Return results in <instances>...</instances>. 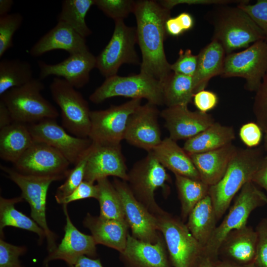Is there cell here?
Listing matches in <instances>:
<instances>
[{
	"label": "cell",
	"instance_id": "6da1fadb",
	"mask_svg": "<svg viewBox=\"0 0 267 267\" xmlns=\"http://www.w3.org/2000/svg\"><path fill=\"white\" fill-rule=\"evenodd\" d=\"M142 60L140 73L159 81L162 85L172 73L164 49L166 22L170 10L152 0L135 1L133 10Z\"/></svg>",
	"mask_w": 267,
	"mask_h": 267
},
{
	"label": "cell",
	"instance_id": "7a4b0ae2",
	"mask_svg": "<svg viewBox=\"0 0 267 267\" xmlns=\"http://www.w3.org/2000/svg\"><path fill=\"white\" fill-rule=\"evenodd\" d=\"M207 19L213 26L212 39L217 41L226 54L246 48L250 44L266 40L264 33L251 17L237 5H215Z\"/></svg>",
	"mask_w": 267,
	"mask_h": 267
},
{
	"label": "cell",
	"instance_id": "3957f363",
	"mask_svg": "<svg viewBox=\"0 0 267 267\" xmlns=\"http://www.w3.org/2000/svg\"><path fill=\"white\" fill-rule=\"evenodd\" d=\"M264 157L261 147L237 149L222 178L209 186L208 195L218 221L224 214L236 194L251 181Z\"/></svg>",
	"mask_w": 267,
	"mask_h": 267
},
{
	"label": "cell",
	"instance_id": "277c9868",
	"mask_svg": "<svg viewBox=\"0 0 267 267\" xmlns=\"http://www.w3.org/2000/svg\"><path fill=\"white\" fill-rule=\"evenodd\" d=\"M44 88L41 79L33 78L6 91L0 96V100L9 110L14 122L30 124L44 119H56L59 113L41 94Z\"/></svg>",
	"mask_w": 267,
	"mask_h": 267
},
{
	"label": "cell",
	"instance_id": "5b68a950",
	"mask_svg": "<svg viewBox=\"0 0 267 267\" xmlns=\"http://www.w3.org/2000/svg\"><path fill=\"white\" fill-rule=\"evenodd\" d=\"M116 96L144 98L156 106L164 105L162 84L141 73L128 76L116 75L106 78L90 95L89 99L92 103L98 104Z\"/></svg>",
	"mask_w": 267,
	"mask_h": 267
},
{
	"label": "cell",
	"instance_id": "8992f818",
	"mask_svg": "<svg viewBox=\"0 0 267 267\" xmlns=\"http://www.w3.org/2000/svg\"><path fill=\"white\" fill-rule=\"evenodd\" d=\"M266 204L267 194L253 182L246 183L240 189L222 223L216 228L210 240L203 248V252L215 260H218L219 249L226 235L233 230L247 225L252 212Z\"/></svg>",
	"mask_w": 267,
	"mask_h": 267
},
{
	"label": "cell",
	"instance_id": "52a82bcc",
	"mask_svg": "<svg viewBox=\"0 0 267 267\" xmlns=\"http://www.w3.org/2000/svg\"><path fill=\"white\" fill-rule=\"evenodd\" d=\"M170 180L166 168L149 152L145 157L134 164L128 172L126 182L135 198L157 216L164 210L156 203L155 191L160 187L166 190V182Z\"/></svg>",
	"mask_w": 267,
	"mask_h": 267
},
{
	"label": "cell",
	"instance_id": "ba28073f",
	"mask_svg": "<svg viewBox=\"0 0 267 267\" xmlns=\"http://www.w3.org/2000/svg\"><path fill=\"white\" fill-rule=\"evenodd\" d=\"M0 169L21 191V197L27 202L31 209V217L44 230L48 253L57 247L56 235L49 229L46 219L47 191L50 184L62 179L55 177H38L22 174L14 168L0 165Z\"/></svg>",
	"mask_w": 267,
	"mask_h": 267
},
{
	"label": "cell",
	"instance_id": "9c48e42d",
	"mask_svg": "<svg viewBox=\"0 0 267 267\" xmlns=\"http://www.w3.org/2000/svg\"><path fill=\"white\" fill-rule=\"evenodd\" d=\"M49 90L60 108L64 128L76 137H88L91 111L82 94L65 80L56 77L49 85Z\"/></svg>",
	"mask_w": 267,
	"mask_h": 267
},
{
	"label": "cell",
	"instance_id": "30bf717a",
	"mask_svg": "<svg viewBox=\"0 0 267 267\" xmlns=\"http://www.w3.org/2000/svg\"><path fill=\"white\" fill-rule=\"evenodd\" d=\"M173 267H192L203 248L180 218L164 211L156 216Z\"/></svg>",
	"mask_w": 267,
	"mask_h": 267
},
{
	"label": "cell",
	"instance_id": "8fae6325",
	"mask_svg": "<svg viewBox=\"0 0 267 267\" xmlns=\"http://www.w3.org/2000/svg\"><path fill=\"white\" fill-rule=\"evenodd\" d=\"M267 72V41H257L244 50L226 54L221 76L240 77L245 88L256 92Z\"/></svg>",
	"mask_w": 267,
	"mask_h": 267
},
{
	"label": "cell",
	"instance_id": "7c38bea8",
	"mask_svg": "<svg viewBox=\"0 0 267 267\" xmlns=\"http://www.w3.org/2000/svg\"><path fill=\"white\" fill-rule=\"evenodd\" d=\"M141 99H131L123 104L91 111L89 138L99 145L121 144L124 139L130 115L141 105Z\"/></svg>",
	"mask_w": 267,
	"mask_h": 267
},
{
	"label": "cell",
	"instance_id": "4fadbf2b",
	"mask_svg": "<svg viewBox=\"0 0 267 267\" xmlns=\"http://www.w3.org/2000/svg\"><path fill=\"white\" fill-rule=\"evenodd\" d=\"M115 28L108 44L96 57V67L105 78L117 75L124 64H139L135 49L137 43L135 27L122 19L115 20Z\"/></svg>",
	"mask_w": 267,
	"mask_h": 267
},
{
	"label": "cell",
	"instance_id": "5bb4252c",
	"mask_svg": "<svg viewBox=\"0 0 267 267\" xmlns=\"http://www.w3.org/2000/svg\"><path fill=\"white\" fill-rule=\"evenodd\" d=\"M27 125L34 141L54 148L74 165L92 143L89 137L81 138L71 134L54 119H44Z\"/></svg>",
	"mask_w": 267,
	"mask_h": 267
},
{
	"label": "cell",
	"instance_id": "9a60e30c",
	"mask_svg": "<svg viewBox=\"0 0 267 267\" xmlns=\"http://www.w3.org/2000/svg\"><path fill=\"white\" fill-rule=\"evenodd\" d=\"M70 162L57 150L46 143L34 141L13 164L18 172L38 177L66 178Z\"/></svg>",
	"mask_w": 267,
	"mask_h": 267
},
{
	"label": "cell",
	"instance_id": "2e32d148",
	"mask_svg": "<svg viewBox=\"0 0 267 267\" xmlns=\"http://www.w3.org/2000/svg\"><path fill=\"white\" fill-rule=\"evenodd\" d=\"M113 184L121 199L132 235L144 242H156L161 234L158 229L156 216L135 198L126 181L115 178Z\"/></svg>",
	"mask_w": 267,
	"mask_h": 267
},
{
	"label": "cell",
	"instance_id": "e0dca14e",
	"mask_svg": "<svg viewBox=\"0 0 267 267\" xmlns=\"http://www.w3.org/2000/svg\"><path fill=\"white\" fill-rule=\"evenodd\" d=\"M157 106L148 102L139 106L129 118L124 137L130 144L148 152L162 140Z\"/></svg>",
	"mask_w": 267,
	"mask_h": 267
},
{
	"label": "cell",
	"instance_id": "ac0fdd59",
	"mask_svg": "<svg viewBox=\"0 0 267 267\" xmlns=\"http://www.w3.org/2000/svg\"><path fill=\"white\" fill-rule=\"evenodd\" d=\"M62 205L66 218L64 235L55 249L48 253L44 260V267H47L51 262L55 260L63 261L70 266L74 265L82 256L94 259L97 256V244L92 235L84 234L75 227L69 215L67 205Z\"/></svg>",
	"mask_w": 267,
	"mask_h": 267
},
{
	"label": "cell",
	"instance_id": "d6986e66",
	"mask_svg": "<svg viewBox=\"0 0 267 267\" xmlns=\"http://www.w3.org/2000/svg\"><path fill=\"white\" fill-rule=\"evenodd\" d=\"M40 69L39 79L49 76L62 77L75 89L86 85L89 81L91 71L96 65V57L89 50L69 54L64 60L57 64L38 62Z\"/></svg>",
	"mask_w": 267,
	"mask_h": 267
},
{
	"label": "cell",
	"instance_id": "ffe728a7",
	"mask_svg": "<svg viewBox=\"0 0 267 267\" xmlns=\"http://www.w3.org/2000/svg\"><path fill=\"white\" fill-rule=\"evenodd\" d=\"M128 174L121 144L99 145L93 143L86 165L84 180L94 183L100 178L113 176L127 181Z\"/></svg>",
	"mask_w": 267,
	"mask_h": 267
},
{
	"label": "cell",
	"instance_id": "44dd1931",
	"mask_svg": "<svg viewBox=\"0 0 267 267\" xmlns=\"http://www.w3.org/2000/svg\"><path fill=\"white\" fill-rule=\"evenodd\" d=\"M160 116L165 121L169 137L176 141L189 139L215 122L211 115L190 111L187 106L167 107Z\"/></svg>",
	"mask_w": 267,
	"mask_h": 267
},
{
	"label": "cell",
	"instance_id": "7402d4cb",
	"mask_svg": "<svg viewBox=\"0 0 267 267\" xmlns=\"http://www.w3.org/2000/svg\"><path fill=\"white\" fill-rule=\"evenodd\" d=\"M120 258L126 267H172L162 235L155 243L139 240L128 234Z\"/></svg>",
	"mask_w": 267,
	"mask_h": 267
},
{
	"label": "cell",
	"instance_id": "603a6c76",
	"mask_svg": "<svg viewBox=\"0 0 267 267\" xmlns=\"http://www.w3.org/2000/svg\"><path fill=\"white\" fill-rule=\"evenodd\" d=\"M257 243V232L251 226L246 225L233 230L219 249V259L241 265L254 264Z\"/></svg>",
	"mask_w": 267,
	"mask_h": 267
},
{
	"label": "cell",
	"instance_id": "cb8c5ba5",
	"mask_svg": "<svg viewBox=\"0 0 267 267\" xmlns=\"http://www.w3.org/2000/svg\"><path fill=\"white\" fill-rule=\"evenodd\" d=\"M58 49L65 50L69 54L89 50L86 38L66 23L58 21L32 46L29 53L35 57Z\"/></svg>",
	"mask_w": 267,
	"mask_h": 267
},
{
	"label": "cell",
	"instance_id": "d4e9b609",
	"mask_svg": "<svg viewBox=\"0 0 267 267\" xmlns=\"http://www.w3.org/2000/svg\"><path fill=\"white\" fill-rule=\"evenodd\" d=\"M237 149L231 143L216 150L189 155L200 180L210 186L222 178Z\"/></svg>",
	"mask_w": 267,
	"mask_h": 267
},
{
	"label": "cell",
	"instance_id": "484cf974",
	"mask_svg": "<svg viewBox=\"0 0 267 267\" xmlns=\"http://www.w3.org/2000/svg\"><path fill=\"white\" fill-rule=\"evenodd\" d=\"M84 226L91 232L96 244H101L122 253L125 249L129 228L126 221L109 220L88 213Z\"/></svg>",
	"mask_w": 267,
	"mask_h": 267
},
{
	"label": "cell",
	"instance_id": "4316f807",
	"mask_svg": "<svg viewBox=\"0 0 267 267\" xmlns=\"http://www.w3.org/2000/svg\"><path fill=\"white\" fill-rule=\"evenodd\" d=\"M151 152L163 166L174 175L201 180L189 155L170 137L163 139Z\"/></svg>",
	"mask_w": 267,
	"mask_h": 267
},
{
	"label": "cell",
	"instance_id": "83f0119b",
	"mask_svg": "<svg viewBox=\"0 0 267 267\" xmlns=\"http://www.w3.org/2000/svg\"><path fill=\"white\" fill-rule=\"evenodd\" d=\"M226 56L222 45L216 40L204 47L197 55V66L193 76L194 92L205 89L213 77L221 75Z\"/></svg>",
	"mask_w": 267,
	"mask_h": 267
},
{
	"label": "cell",
	"instance_id": "f1b7e54d",
	"mask_svg": "<svg viewBox=\"0 0 267 267\" xmlns=\"http://www.w3.org/2000/svg\"><path fill=\"white\" fill-rule=\"evenodd\" d=\"M34 142L27 125L13 122L0 129V157L13 164Z\"/></svg>",
	"mask_w": 267,
	"mask_h": 267
},
{
	"label": "cell",
	"instance_id": "f546056e",
	"mask_svg": "<svg viewBox=\"0 0 267 267\" xmlns=\"http://www.w3.org/2000/svg\"><path fill=\"white\" fill-rule=\"evenodd\" d=\"M235 138L233 127L215 122L199 134L187 139L182 148L188 154L200 153L231 143Z\"/></svg>",
	"mask_w": 267,
	"mask_h": 267
},
{
	"label": "cell",
	"instance_id": "4dcf8cb0",
	"mask_svg": "<svg viewBox=\"0 0 267 267\" xmlns=\"http://www.w3.org/2000/svg\"><path fill=\"white\" fill-rule=\"evenodd\" d=\"M218 222L211 198L207 195L190 212L185 223L193 237L204 248L212 237Z\"/></svg>",
	"mask_w": 267,
	"mask_h": 267
},
{
	"label": "cell",
	"instance_id": "1f68e13d",
	"mask_svg": "<svg viewBox=\"0 0 267 267\" xmlns=\"http://www.w3.org/2000/svg\"><path fill=\"white\" fill-rule=\"evenodd\" d=\"M21 196L12 198L0 197V234L3 238V230L6 226H13L33 232L39 236L41 243L45 238L44 230L32 218L15 208V205L23 201Z\"/></svg>",
	"mask_w": 267,
	"mask_h": 267
},
{
	"label": "cell",
	"instance_id": "d6a6232c",
	"mask_svg": "<svg viewBox=\"0 0 267 267\" xmlns=\"http://www.w3.org/2000/svg\"><path fill=\"white\" fill-rule=\"evenodd\" d=\"M164 105L187 106L195 94L193 77L172 73L162 85Z\"/></svg>",
	"mask_w": 267,
	"mask_h": 267
},
{
	"label": "cell",
	"instance_id": "836d02e7",
	"mask_svg": "<svg viewBox=\"0 0 267 267\" xmlns=\"http://www.w3.org/2000/svg\"><path fill=\"white\" fill-rule=\"evenodd\" d=\"M175 183L181 205L180 219L185 222L195 206L208 195L209 186L201 180L175 175Z\"/></svg>",
	"mask_w": 267,
	"mask_h": 267
},
{
	"label": "cell",
	"instance_id": "e575fe53",
	"mask_svg": "<svg viewBox=\"0 0 267 267\" xmlns=\"http://www.w3.org/2000/svg\"><path fill=\"white\" fill-rule=\"evenodd\" d=\"M33 78L31 65L19 59H2L0 61V96L9 89L22 86Z\"/></svg>",
	"mask_w": 267,
	"mask_h": 267
},
{
	"label": "cell",
	"instance_id": "d590c367",
	"mask_svg": "<svg viewBox=\"0 0 267 267\" xmlns=\"http://www.w3.org/2000/svg\"><path fill=\"white\" fill-rule=\"evenodd\" d=\"M94 0H64L62 2L61 10L58 21L63 22L86 38L91 31L86 22V17Z\"/></svg>",
	"mask_w": 267,
	"mask_h": 267
},
{
	"label": "cell",
	"instance_id": "8d00e7d4",
	"mask_svg": "<svg viewBox=\"0 0 267 267\" xmlns=\"http://www.w3.org/2000/svg\"><path fill=\"white\" fill-rule=\"evenodd\" d=\"M97 199L99 204L100 215L102 218L126 221L122 202L119 194L108 178L97 181Z\"/></svg>",
	"mask_w": 267,
	"mask_h": 267
},
{
	"label": "cell",
	"instance_id": "74e56055",
	"mask_svg": "<svg viewBox=\"0 0 267 267\" xmlns=\"http://www.w3.org/2000/svg\"><path fill=\"white\" fill-rule=\"evenodd\" d=\"M93 148V143L84 152L74 167L69 170L65 182L57 188L55 195L56 200L70 194L84 180L87 163Z\"/></svg>",
	"mask_w": 267,
	"mask_h": 267
},
{
	"label": "cell",
	"instance_id": "f35d334b",
	"mask_svg": "<svg viewBox=\"0 0 267 267\" xmlns=\"http://www.w3.org/2000/svg\"><path fill=\"white\" fill-rule=\"evenodd\" d=\"M23 17L18 12L9 13L0 17V58L13 46V37L20 28Z\"/></svg>",
	"mask_w": 267,
	"mask_h": 267
},
{
	"label": "cell",
	"instance_id": "ab89813d",
	"mask_svg": "<svg viewBox=\"0 0 267 267\" xmlns=\"http://www.w3.org/2000/svg\"><path fill=\"white\" fill-rule=\"evenodd\" d=\"M134 3L132 0H94V5L114 21L123 20L133 12Z\"/></svg>",
	"mask_w": 267,
	"mask_h": 267
},
{
	"label": "cell",
	"instance_id": "60d3db41",
	"mask_svg": "<svg viewBox=\"0 0 267 267\" xmlns=\"http://www.w3.org/2000/svg\"><path fill=\"white\" fill-rule=\"evenodd\" d=\"M253 111L256 123L265 134H267V72L255 92Z\"/></svg>",
	"mask_w": 267,
	"mask_h": 267
},
{
	"label": "cell",
	"instance_id": "b9f144b4",
	"mask_svg": "<svg viewBox=\"0 0 267 267\" xmlns=\"http://www.w3.org/2000/svg\"><path fill=\"white\" fill-rule=\"evenodd\" d=\"M245 0L237 5L244 10L261 28L267 41V0H258L253 4Z\"/></svg>",
	"mask_w": 267,
	"mask_h": 267
},
{
	"label": "cell",
	"instance_id": "7bdbcfd3",
	"mask_svg": "<svg viewBox=\"0 0 267 267\" xmlns=\"http://www.w3.org/2000/svg\"><path fill=\"white\" fill-rule=\"evenodd\" d=\"M27 248L10 244L0 239V267H23L19 257L26 253Z\"/></svg>",
	"mask_w": 267,
	"mask_h": 267
},
{
	"label": "cell",
	"instance_id": "ee69618b",
	"mask_svg": "<svg viewBox=\"0 0 267 267\" xmlns=\"http://www.w3.org/2000/svg\"><path fill=\"white\" fill-rule=\"evenodd\" d=\"M178 54L177 61L171 65L172 71L175 73L193 77L197 69V55L193 54L189 49L185 51L180 49Z\"/></svg>",
	"mask_w": 267,
	"mask_h": 267
},
{
	"label": "cell",
	"instance_id": "f6af8a7d",
	"mask_svg": "<svg viewBox=\"0 0 267 267\" xmlns=\"http://www.w3.org/2000/svg\"><path fill=\"white\" fill-rule=\"evenodd\" d=\"M255 230L258 243L254 265L256 267H267V218L261 219Z\"/></svg>",
	"mask_w": 267,
	"mask_h": 267
},
{
	"label": "cell",
	"instance_id": "bcb514c9",
	"mask_svg": "<svg viewBox=\"0 0 267 267\" xmlns=\"http://www.w3.org/2000/svg\"><path fill=\"white\" fill-rule=\"evenodd\" d=\"M97 193L96 184L84 180L70 194L56 201L58 204L67 205L72 202L81 199L90 198L96 199Z\"/></svg>",
	"mask_w": 267,
	"mask_h": 267
},
{
	"label": "cell",
	"instance_id": "7dc6e473",
	"mask_svg": "<svg viewBox=\"0 0 267 267\" xmlns=\"http://www.w3.org/2000/svg\"><path fill=\"white\" fill-rule=\"evenodd\" d=\"M263 131L257 123L248 122L240 128L239 136L247 148L256 147L263 137Z\"/></svg>",
	"mask_w": 267,
	"mask_h": 267
},
{
	"label": "cell",
	"instance_id": "c3c4849f",
	"mask_svg": "<svg viewBox=\"0 0 267 267\" xmlns=\"http://www.w3.org/2000/svg\"><path fill=\"white\" fill-rule=\"evenodd\" d=\"M193 100L198 111L204 113L215 108L219 101L218 95L216 93L205 89L200 90L195 93Z\"/></svg>",
	"mask_w": 267,
	"mask_h": 267
},
{
	"label": "cell",
	"instance_id": "681fc988",
	"mask_svg": "<svg viewBox=\"0 0 267 267\" xmlns=\"http://www.w3.org/2000/svg\"><path fill=\"white\" fill-rule=\"evenodd\" d=\"M245 0H163L159 3L163 7L171 10L174 6L180 4L188 5H223L240 3Z\"/></svg>",
	"mask_w": 267,
	"mask_h": 267
},
{
	"label": "cell",
	"instance_id": "f907efd6",
	"mask_svg": "<svg viewBox=\"0 0 267 267\" xmlns=\"http://www.w3.org/2000/svg\"><path fill=\"white\" fill-rule=\"evenodd\" d=\"M251 181L264 188L267 195V156H264L259 169L254 174Z\"/></svg>",
	"mask_w": 267,
	"mask_h": 267
},
{
	"label": "cell",
	"instance_id": "816d5d0a",
	"mask_svg": "<svg viewBox=\"0 0 267 267\" xmlns=\"http://www.w3.org/2000/svg\"><path fill=\"white\" fill-rule=\"evenodd\" d=\"M167 33L175 37L181 35L184 31L178 22L177 17H170L166 22Z\"/></svg>",
	"mask_w": 267,
	"mask_h": 267
},
{
	"label": "cell",
	"instance_id": "f5cc1de1",
	"mask_svg": "<svg viewBox=\"0 0 267 267\" xmlns=\"http://www.w3.org/2000/svg\"><path fill=\"white\" fill-rule=\"evenodd\" d=\"M68 267H103L99 259L84 256L80 258L73 265Z\"/></svg>",
	"mask_w": 267,
	"mask_h": 267
},
{
	"label": "cell",
	"instance_id": "db71d44e",
	"mask_svg": "<svg viewBox=\"0 0 267 267\" xmlns=\"http://www.w3.org/2000/svg\"><path fill=\"white\" fill-rule=\"evenodd\" d=\"M11 115L4 103L0 100V129L13 123Z\"/></svg>",
	"mask_w": 267,
	"mask_h": 267
},
{
	"label": "cell",
	"instance_id": "11a10c76",
	"mask_svg": "<svg viewBox=\"0 0 267 267\" xmlns=\"http://www.w3.org/2000/svg\"><path fill=\"white\" fill-rule=\"evenodd\" d=\"M216 261L202 251L196 259L192 267H217L215 264Z\"/></svg>",
	"mask_w": 267,
	"mask_h": 267
},
{
	"label": "cell",
	"instance_id": "9f6ffc18",
	"mask_svg": "<svg viewBox=\"0 0 267 267\" xmlns=\"http://www.w3.org/2000/svg\"><path fill=\"white\" fill-rule=\"evenodd\" d=\"M176 17L184 31L189 30L193 27L194 19L190 13L182 12Z\"/></svg>",
	"mask_w": 267,
	"mask_h": 267
},
{
	"label": "cell",
	"instance_id": "6f0895ef",
	"mask_svg": "<svg viewBox=\"0 0 267 267\" xmlns=\"http://www.w3.org/2000/svg\"><path fill=\"white\" fill-rule=\"evenodd\" d=\"M13 4L12 0H0V17L9 14Z\"/></svg>",
	"mask_w": 267,
	"mask_h": 267
},
{
	"label": "cell",
	"instance_id": "680465c9",
	"mask_svg": "<svg viewBox=\"0 0 267 267\" xmlns=\"http://www.w3.org/2000/svg\"><path fill=\"white\" fill-rule=\"evenodd\" d=\"M215 264L217 267H256L254 264L241 265L226 261H221L219 259L215 262Z\"/></svg>",
	"mask_w": 267,
	"mask_h": 267
},
{
	"label": "cell",
	"instance_id": "91938a15",
	"mask_svg": "<svg viewBox=\"0 0 267 267\" xmlns=\"http://www.w3.org/2000/svg\"><path fill=\"white\" fill-rule=\"evenodd\" d=\"M264 149L267 152V134H265L264 137Z\"/></svg>",
	"mask_w": 267,
	"mask_h": 267
}]
</instances>
